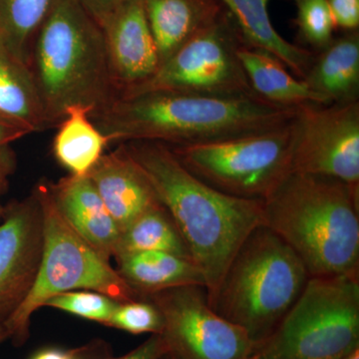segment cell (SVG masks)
<instances>
[{
	"label": "cell",
	"instance_id": "cell-1",
	"mask_svg": "<svg viewBox=\"0 0 359 359\" xmlns=\"http://www.w3.org/2000/svg\"><path fill=\"white\" fill-rule=\"evenodd\" d=\"M299 112L257 96L154 91L117 97L90 118L110 143L152 141L176 147L266 131L292 121Z\"/></svg>",
	"mask_w": 359,
	"mask_h": 359
},
{
	"label": "cell",
	"instance_id": "cell-2",
	"mask_svg": "<svg viewBox=\"0 0 359 359\" xmlns=\"http://www.w3.org/2000/svg\"><path fill=\"white\" fill-rule=\"evenodd\" d=\"M124 144L204 273L210 295L248 236L264 224V202L226 195L191 173L159 142Z\"/></svg>",
	"mask_w": 359,
	"mask_h": 359
},
{
	"label": "cell",
	"instance_id": "cell-3",
	"mask_svg": "<svg viewBox=\"0 0 359 359\" xmlns=\"http://www.w3.org/2000/svg\"><path fill=\"white\" fill-rule=\"evenodd\" d=\"M264 224L313 276H359V186L290 173L264 202Z\"/></svg>",
	"mask_w": 359,
	"mask_h": 359
},
{
	"label": "cell",
	"instance_id": "cell-4",
	"mask_svg": "<svg viewBox=\"0 0 359 359\" xmlns=\"http://www.w3.org/2000/svg\"><path fill=\"white\" fill-rule=\"evenodd\" d=\"M28 65L48 128L57 127L71 106L94 112L117 97L102 30L77 0L54 1L33 40Z\"/></svg>",
	"mask_w": 359,
	"mask_h": 359
},
{
	"label": "cell",
	"instance_id": "cell-5",
	"mask_svg": "<svg viewBox=\"0 0 359 359\" xmlns=\"http://www.w3.org/2000/svg\"><path fill=\"white\" fill-rule=\"evenodd\" d=\"M309 278L290 245L261 224L241 245L208 301L244 330L256 348L289 313Z\"/></svg>",
	"mask_w": 359,
	"mask_h": 359
},
{
	"label": "cell",
	"instance_id": "cell-6",
	"mask_svg": "<svg viewBox=\"0 0 359 359\" xmlns=\"http://www.w3.org/2000/svg\"><path fill=\"white\" fill-rule=\"evenodd\" d=\"M42 214L43 245L36 280L29 294L4 323L14 344L27 339L33 313L48 299L72 290H93L119 302L138 299V295L109 261L101 256L63 218L54 203L48 184L34 189Z\"/></svg>",
	"mask_w": 359,
	"mask_h": 359
},
{
	"label": "cell",
	"instance_id": "cell-7",
	"mask_svg": "<svg viewBox=\"0 0 359 359\" xmlns=\"http://www.w3.org/2000/svg\"><path fill=\"white\" fill-rule=\"evenodd\" d=\"M359 349V276L309 278L250 359H344Z\"/></svg>",
	"mask_w": 359,
	"mask_h": 359
},
{
	"label": "cell",
	"instance_id": "cell-8",
	"mask_svg": "<svg viewBox=\"0 0 359 359\" xmlns=\"http://www.w3.org/2000/svg\"><path fill=\"white\" fill-rule=\"evenodd\" d=\"M297 132V116L266 131L169 147L191 173L219 192L264 202L292 173Z\"/></svg>",
	"mask_w": 359,
	"mask_h": 359
},
{
	"label": "cell",
	"instance_id": "cell-9",
	"mask_svg": "<svg viewBox=\"0 0 359 359\" xmlns=\"http://www.w3.org/2000/svg\"><path fill=\"white\" fill-rule=\"evenodd\" d=\"M244 44L235 21L223 11L163 62L152 77L119 97L154 91L257 96L238 57V48Z\"/></svg>",
	"mask_w": 359,
	"mask_h": 359
},
{
	"label": "cell",
	"instance_id": "cell-10",
	"mask_svg": "<svg viewBox=\"0 0 359 359\" xmlns=\"http://www.w3.org/2000/svg\"><path fill=\"white\" fill-rule=\"evenodd\" d=\"M157 306L161 335L176 359H250L255 346L242 328L210 306L203 285H185L142 297Z\"/></svg>",
	"mask_w": 359,
	"mask_h": 359
},
{
	"label": "cell",
	"instance_id": "cell-11",
	"mask_svg": "<svg viewBox=\"0 0 359 359\" xmlns=\"http://www.w3.org/2000/svg\"><path fill=\"white\" fill-rule=\"evenodd\" d=\"M292 173L320 175L359 186V101L301 107Z\"/></svg>",
	"mask_w": 359,
	"mask_h": 359
},
{
	"label": "cell",
	"instance_id": "cell-12",
	"mask_svg": "<svg viewBox=\"0 0 359 359\" xmlns=\"http://www.w3.org/2000/svg\"><path fill=\"white\" fill-rule=\"evenodd\" d=\"M42 245L41 208L33 191L4 207L0 219V325L29 294L39 273Z\"/></svg>",
	"mask_w": 359,
	"mask_h": 359
},
{
	"label": "cell",
	"instance_id": "cell-13",
	"mask_svg": "<svg viewBox=\"0 0 359 359\" xmlns=\"http://www.w3.org/2000/svg\"><path fill=\"white\" fill-rule=\"evenodd\" d=\"M99 26L103 32L111 79L117 97L157 72L159 54L143 0H128Z\"/></svg>",
	"mask_w": 359,
	"mask_h": 359
},
{
	"label": "cell",
	"instance_id": "cell-14",
	"mask_svg": "<svg viewBox=\"0 0 359 359\" xmlns=\"http://www.w3.org/2000/svg\"><path fill=\"white\" fill-rule=\"evenodd\" d=\"M87 177L120 233L143 212L161 204L147 177L124 144L104 154Z\"/></svg>",
	"mask_w": 359,
	"mask_h": 359
},
{
	"label": "cell",
	"instance_id": "cell-15",
	"mask_svg": "<svg viewBox=\"0 0 359 359\" xmlns=\"http://www.w3.org/2000/svg\"><path fill=\"white\" fill-rule=\"evenodd\" d=\"M48 186L63 218L110 261L114 257L120 230L88 177L70 175Z\"/></svg>",
	"mask_w": 359,
	"mask_h": 359
},
{
	"label": "cell",
	"instance_id": "cell-16",
	"mask_svg": "<svg viewBox=\"0 0 359 359\" xmlns=\"http://www.w3.org/2000/svg\"><path fill=\"white\" fill-rule=\"evenodd\" d=\"M160 65L223 13L218 0H143Z\"/></svg>",
	"mask_w": 359,
	"mask_h": 359
},
{
	"label": "cell",
	"instance_id": "cell-17",
	"mask_svg": "<svg viewBox=\"0 0 359 359\" xmlns=\"http://www.w3.org/2000/svg\"><path fill=\"white\" fill-rule=\"evenodd\" d=\"M302 81L325 104L359 101V36L351 32L316 52Z\"/></svg>",
	"mask_w": 359,
	"mask_h": 359
},
{
	"label": "cell",
	"instance_id": "cell-18",
	"mask_svg": "<svg viewBox=\"0 0 359 359\" xmlns=\"http://www.w3.org/2000/svg\"><path fill=\"white\" fill-rule=\"evenodd\" d=\"M218 1L228 9L245 44L275 56L299 79L306 77L316 53L290 43L278 34L269 18V0Z\"/></svg>",
	"mask_w": 359,
	"mask_h": 359
},
{
	"label": "cell",
	"instance_id": "cell-19",
	"mask_svg": "<svg viewBox=\"0 0 359 359\" xmlns=\"http://www.w3.org/2000/svg\"><path fill=\"white\" fill-rule=\"evenodd\" d=\"M117 271L138 295L155 294L185 285H203L202 269L193 259L165 252H142L116 259Z\"/></svg>",
	"mask_w": 359,
	"mask_h": 359
},
{
	"label": "cell",
	"instance_id": "cell-20",
	"mask_svg": "<svg viewBox=\"0 0 359 359\" xmlns=\"http://www.w3.org/2000/svg\"><path fill=\"white\" fill-rule=\"evenodd\" d=\"M238 57L252 91L266 102L287 108L327 105L268 52L244 44L238 48Z\"/></svg>",
	"mask_w": 359,
	"mask_h": 359
},
{
	"label": "cell",
	"instance_id": "cell-21",
	"mask_svg": "<svg viewBox=\"0 0 359 359\" xmlns=\"http://www.w3.org/2000/svg\"><path fill=\"white\" fill-rule=\"evenodd\" d=\"M0 115L32 133L48 128L29 65L0 36Z\"/></svg>",
	"mask_w": 359,
	"mask_h": 359
},
{
	"label": "cell",
	"instance_id": "cell-22",
	"mask_svg": "<svg viewBox=\"0 0 359 359\" xmlns=\"http://www.w3.org/2000/svg\"><path fill=\"white\" fill-rule=\"evenodd\" d=\"M91 112L83 106H71L57 125L52 146L54 157L71 176L86 177L110 144L92 121Z\"/></svg>",
	"mask_w": 359,
	"mask_h": 359
},
{
	"label": "cell",
	"instance_id": "cell-23",
	"mask_svg": "<svg viewBox=\"0 0 359 359\" xmlns=\"http://www.w3.org/2000/svg\"><path fill=\"white\" fill-rule=\"evenodd\" d=\"M142 252H170L193 259L176 224L162 204L143 212L120 233L114 257Z\"/></svg>",
	"mask_w": 359,
	"mask_h": 359
},
{
	"label": "cell",
	"instance_id": "cell-24",
	"mask_svg": "<svg viewBox=\"0 0 359 359\" xmlns=\"http://www.w3.org/2000/svg\"><path fill=\"white\" fill-rule=\"evenodd\" d=\"M55 0H0V36L28 65L30 48Z\"/></svg>",
	"mask_w": 359,
	"mask_h": 359
},
{
	"label": "cell",
	"instance_id": "cell-25",
	"mask_svg": "<svg viewBox=\"0 0 359 359\" xmlns=\"http://www.w3.org/2000/svg\"><path fill=\"white\" fill-rule=\"evenodd\" d=\"M297 25L302 39L314 53L334 40L335 22L328 0H297Z\"/></svg>",
	"mask_w": 359,
	"mask_h": 359
},
{
	"label": "cell",
	"instance_id": "cell-26",
	"mask_svg": "<svg viewBox=\"0 0 359 359\" xmlns=\"http://www.w3.org/2000/svg\"><path fill=\"white\" fill-rule=\"evenodd\" d=\"M118 304L119 302L101 292L82 290L55 295L47 301L45 306L105 325Z\"/></svg>",
	"mask_w": 359,
	"mask_h": 359
},
{
	"label": "cell",
	"instance_id": "cell-27",
	"mask_svg": "<svg viewBox=\"0 0 359 359\" xmlns=\"http://www.w3.org/2000/svg\"><path fill=\"white\" fill-rule=\"evenodd\" d=\"M105 325L132 334H161L164 321L159 309L153 302L138 299L119 302Z\"/></svg>",
	"mask_w": 359,
	"mask_h": 359
},
{
	"label": "cell",
	"instance_id": "cell-28",
	"mask_svg": "<svg viewBox=\"0 0 359 359\" xmlns=\"http://www.w3.org/2000/svg\"><path fill=\"white\" fill-rule=\"evenodd\" d=\"M335 26L355 32L359 25V0H328Z\"/></svg>",
	"mask_w": 359,
	"mask_h": 359
},
{
	"label": "cell",
	"instance_id": "cell-29",
	"mask_svg": "<svg viewBox=\"0 0 359 359\" xmlns=\"http://www.w3.org/2000/svg\"><path fill=\"white\" fill-rule=\"evenodd\" d=\"M168 353H169V348L162 335L152 334L150 339L125 355L103 359H162Z\"/></svg>",
	"mask_w": 359,
	"mask_h": 359
},
{
	"label": "cell",
	"instance_id": "cell-30",
	"mask_svg": "<svg viewBox=\"0 0 359 359\" xmlns=\"http://www.w3.org/2000/svg\"><path fill=\"white\" fill-rule=\"evenodd\" d=\"M98 346H88L76 349L48 347L33 354L30 359H103L97 355Z\"/></svg>",
	"mask_w": 359,
	"mask_h": 359
},
{
	"label": "cell",
	"instance_id": "cell-31",
	"mask_svg": "<svg viewBox=\"0 0 359 359\" xmlns=\"http://www.w3.org/2000/svg\"><path fill=\"white\" fill-rule=\"evenodd\" d=\"M85 11L100 25L116 9L128 0H77Z\"/></svg>",
	"mask_w": 359,
	"mask_h": 359
},
{
	"label": "cell",
	"instance_id": "cell-32",
	"mask_svg": "<svg viewBox=\"0 0 359 359\" xmlns=\"http://www.w3.org/2000/svg\"><path fill=\"white\" fill-rule=\"evenodd\" d=\"M32 133L29 129L22 125L0 115V147L11 145L13 142L20 140Z\"/></svg>",
	"mask_w": 359,
	"mask_h": 359
},
{
	"label": "cell",
	"instance_id": "cell-33",
	"mask_svg": "<svg viewBox=\"0 0 359 359\" xmlns=\"http://www.w3.org/2000/svg\"><path fill=\"white\" fill-rule=\"evenodd\" d=\"M18 159L11 145L0 147V192L6 188L9 177L15 172Z\"/></svg>",
	"mask_w": 359,
	"mask_h": 359
},
{
	"label": "cell",
	"instance_id": "cell-34",
	"mask_svg": "<svg viewBox=\"0 0 359 359\" xmlns=\"http://www.w3.org/2000/svg\"><path fill=\"white\" fill-rule=\"evenodd\" d=\"M9 337H11V335H9L8 330H6L4 325H0V344L6 341Z\"/></svg>",
	"mask_w": 359,
	"mask_h": 359
},
{
	"label": "cell",
	"instance_id": "cell-35",
	"mask_svg": "<svg viewBox=\"0 0 359 359\" xmlns=\"http://www.w3.org/2000/svg\"><path fill=\"white\" fill-rule=\"evenodd\" d=\"M344 359H359V349L358 351H354L353 353H351V355L347 356V358Z\"/></svg>",
	"mask_w": 359,
	"mask_h": 359
},
{
	"label": "cell",
	"instance_id": "cell-36",
	"mask_svg": "<svg viewBox=\"0 0 359 359\" xmlns=\"http://www.w3.org/2000/svg\"><path fill=\"white\" fill-rule=\"evenodd\" d=\"M4 207L0 205V219H1L2 215H4Z\"/></svg>",
	"mask_w": 359,
	"mask_h": 359
},
{
	"label": "cell",
	"instance_id": "cell-37",
	"mask_svg": "<svg viewBox=\"0 0 359 359\" xmlns=\"http://www.w3.org/2000/svg\"><path fill=\"white\" fill-rule=\"evenodd\" d=\"M162 359H176V358H174L173 356L170 355V354L168 353L167 355L164 356V358H163Z\"/></svg>",
	"mask_w": 359,
	"mask_h": 359
}]
</instances>
